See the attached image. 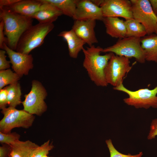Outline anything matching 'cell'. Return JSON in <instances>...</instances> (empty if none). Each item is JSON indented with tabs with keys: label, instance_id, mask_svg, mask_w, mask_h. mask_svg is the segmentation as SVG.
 <instances>
[{
	"label": "cell",
	"instance_id": "83f0119b",
	"mask_svg": "<svg viewBox=\"0 0 157 157\" xmlns=\"http://www.w3.org/2000/svg\"><path fill=\"white\" fill-rule=\"evenodd\" d=\"M157 135V118L153 119L151 123L150 130L147 136V139L149 140L155 138Z\"/></svg>",
	"mask_w": 157,
	"mask_h": 157
},
{
	"label": "cell",
	"instance_id": "4dcf8cb0",
	"mask_svg": "<svg viewBox=\"0 0 157 157\" xmlns=\"http://www.w3.org/2000/svg\"><path fill=\"white\" fill-rule=\"evenodd\" d=\"M0 22V48L3 49V44L4 43L7 44V40L6 38L5 37L4 33V23L2 20Z\"/></svg>",
	"mask_w": 157,
	"mask_h": 157
},
{
	"label": "cell",
	"instance_id": "603a6c76",
	"mask_svg": "<svg viewBox=\"0 0 157 157\" xmlns=\"http://www.w3.org/2000/svg\"><path fill=\"white\" fill-rule=\"evenodd\" d=\"M21 77L11 69L0 71V90L6 85H10L17 82Z\"/></svg>",
	"mask_w": 157,
	"mask_h": 157
},
{
	"label": "cell",
	"instance_id": "836d02e7",
	"mask_svg": "<svg viewBox=\"0 0 157 157\" xmlns=\"http://www.w3.org/2000/svg\"><path fill=\"white\" fill-rule=\"evenodd\" d=\"M155 33L157 35V22L156 24Z\"/></svg>",
	"mask_w": 157,
	"mask_h": 157
},
{
	"label": "cell",
	"instance_id": "7a4b0ae2",
	"mask_svg": "<svg viewBox=\"0 0 157 157\" xmlns=\"http://www.w3.org/2000/svg\"><path fill=\"white\" fill-rule=\"evenodd\" d=\"M103 48L94 45L82 49L84 58L83 67L91 81L97 86L106 87L108 85L104 75V70L111 56V53L100 55Z\"/></svg>",
	"mask_w": 157,
	"mask_h": 157
},
{
	"label": "cell",
	"instance_id": "7c38bea8",
	"mask_svg": "<svg viewBox=\"0 0 157 157\" xmlns=\"http://www.w3.org/2000/svg\"><path fill=\"white\" fill-rule=\"evenodd\" d=\"M72 18L74 20L102 21L104 17L101 8L91 0H77L76 9Z\"/></svg>",
	"mask_w": 157,
	"mask_h": 157
},
{
	"label": "cell",
	"instance_id": "f1b7e54d",
	"mask_svg": "<svg viewBox=\"0 0 157 157\" xmlns=\"http://www.w3.org/2000/svg\"><path fill=\"white\" fill-rule=\"evenodd\" d=\"M8 105L7 91L6 87L0 90V108H6Z\"/></svg>",
	"mask_w": 157,
	"mask_h": 157
},
{
	"label": "cell",
	"instance_id": "3957f363",
	"mask_svg": "<svg viewBox=\"0 0 157 157\" xmlns=\"http://www.w3.org/2000/svg\"><path fill=\"white\" fill-rule=\"evenodd\" d=\"M54 27L53 23H39L32 25L21 36L18 42L16 51L29 54L33 49L42 44L47 35Z\"/></svg>",
	"mask_w": 157,
	"mask_h": 157
},
{
	"label": "cell",
	"instance_id": "f546056e",
	"mask_svg": "<svg viewBox=\"0 0 157 157\" xmlns=\"http://www.w3.org/2000/svg\"><path fill=\"white\" fill-rule=\"evenodd\" d=\"M0 147V157H10L11 147L10 145L3 144Z\"/></svg>",
	"mask_w": 157,
	"mask_h": 157
},
{
	"label": "cell",
	"instance_id": "d6986e66",
	"mask_svg": "<svg viewBox=\"0 0 157 157\" xmlns=\"http://www.w3.org/2000/svg\"><path fill=\"white\" fill-rule=\"evenodd\" d=\"M146 60L157 63V35L151 34L141 38Z\"/></svg>",
	"mask_w": 157,
	"mask_h": 157
},
{
	"label": "cell",
	"instance_id": "44dd1931",
	"mask_svg": "<svg viewBox=\"0 0 157 157\" xmlns=\"http://www.w3.org/2000/svg\"><path fill=\"white\" fill-rule=\"evenodd\" d=\"M58 8L62 13L72 17L75 11L77 0H45Z\"/></svg>",
	"mask_w": 157,
	"mask_h": 157
},
{
	"label": "cell",
	"instance_id": "4316f807",
	"mask_svg": "<svg viewBox=\"0 0 157 157\" xmlns=\"http://www.w3.org/2000/svg\"><path fill=\"white\" fill-rule=\"evenodd\" d=\"M6 52L4 49L0 50V70L8 69L10 67V61L6 59Z\"/></svg>",
	"mask_w": 157,
	"mask_h": 157
},
{
	"label": "cell",
	"instance_id": "1f68e13d",
	"mask_svg": "<svg viewBox=\"0 0 157 157\" xmlns=\"http://www.w3.org/2000/svg\"><path fill=\"white\" fill-rule=\"evenodd\" d=\"M20 0H0V7H8L11 6Z\"/></svg>",
	"mask_w": 157,
	"mask_h": 157
},
{
	"label": "cell",
	"instance_id": "52a82bcc",
	"mask_svg": "<svg viewBox=\"0 0 157 157\" xmlns=\"http://www.w3.org/2000/svg\"><path fill=\"white\" fill-rule=\"evenodd\" d=\"M47 95V91L42 83L33 80L30 91L24 95V100L22 102L23 109L32 115L41 116L47 109L44 101Z\"/></svg>",
	"mask_w": 157,
	"mask_h": 157
},
{
	"label": "cell",
	"instance_id": "8fae6325",
	"mask_svg": "<svg viewBox=\"0 0 157 157\" xmlns=\"http://www.w3.org/2000/svg\"><path fill=\"white\" fill-rule=\"evenodd\" d=\"M3 49L6 51L15 72L20 77L23 75H27L33 67L32 55L15 51L8 47L5 43L3 44Z\"/></svg>",
	"mask_w": 157,
	"mask_h": 157
},
{
	"label": "cell",
	"instance_id": "484cf974",
	"mask_svg": "<svg viewBox=\"0 0 157 157\" xmlns=\"http://www.w3.org/2000/svg\"><path fill=\"white\" fill-rule=\"evenodd\" d=\"M20 136L16 132L4 133L0 132V142L10 145L19 140Z\"/></svg>",
	"mask_w": 157,
	"mask_h": 157
},
{
	"label": "cell",
	"instance_id": "cb8c5ba5",
	"mask_svg": "<svg viewBox=\"0 0 157 157\" xmlns=\"http://www.w3.org/2000/svg\"><path fill=\"white\" fill-rule=\"evenodd\" d=\"M54 146L52 142L50 143L49 140L40 146H39L33 151L31 157H42L47 155L49 151L53 149Z\"/></svg>",
	"mask_w": 157,
	"mask_h": 157
},
{
	"label": "cell",
	"instance_id": "6da1fadb",
	"mask_svg": "<svg viewBox=\"0 0 157 157\" xmlns=\"http://www.w3.org/2000/svg\"><path fill=\"white\" fill-rule=\"evenodd\" d=\"M0 19L4 23V33L7 40L6 44L10 49L16 51L21 36L32 25L33 19L14 12L6 7H0Z\"/></svg>",
	"mask_w": 157,
	"mask_h": 157
},
{
	"label": "cell",
	"instance_id": "30bf717a",
	"mask_svg": "<svg viewBox=\"0 0 157 157\" xmlns=\"http://www.w3.org/2000/svg\"><path fill=\"white\" fill-rule=\"evenodd\" d=\"M104 17H121L133 19L130 0H103L100 6Z\"/></svg>",
	"mask_w": 157,
	"mask_h": 157
},
{
	"label": "cell",
	"instance_id": "ba28073f",
	"mask_svg": "<svg viewBox=\"0 0 157 157\" xmlns=\"http://www.w3.org/2000/svg\"><path fill=\"white\" fill-rule=\"evenodd\" d=\"M111 53L104 70V75L108 84L115 87L123 83V78L132 67L130 66L129 58Z\"/></svg>",
	"mask_w": 157,
	"mask_h": 157
},
{
	"label": "cell",
	"instance_id": "277c9868",
	"mask_svg": "<svg viewBox=\"0 0 157 157\" xmlns=\"http://www.w3.org/2000/svg\"><path fill=\"white\" fill-rule=\"evenodd\" d=\"M141 38L125 37L119 39L113 45L103 49L102 52L112 53L128 58H134L141 63L146 60L144 50L141 43Z\"/></svg>",
	"mask_w": 157,
	"mask_h": 157
},
{
	"label": "cell",
	"instance_id": "5b68a950",
	"mask_svg": "<svg viewBox=\"0 0 157 157\" xmlns=\"http://www.w3.org/2000/svg\"><path fill=\"white\" fill-rule=\"evenodd\" d=\"M1 112L3 117L0 121V132L4 133H11L15 128H28L35 119L33 115L24 109L19 110L11 106L2 109Z\"/></svg>",
	"mask_w": 157,
	"mask_h": 157
},
{
	"label": "cell",
	"instance_id": "8992f818",
	"mask_svg": "<svg viewBox=\"0 0 157 157\" xmlns=\"http://www.w3.org/2000/svg\"><path fill=\"white\" fill-rule=\"evenodd\" d=\"M113 89L123 92L129 95L123 101L128 105L133 106L137 108H143L147 109L151 107L157 108V85L152 89L142 88L137 90H130L121 83Z\"/></svg>",
	"mask_w": 157,
	"mask_h": 157
},
{
	"label": "cell",
	"instance_id": "d6a6232c",
	"mask_svg": "<svg viewBox=\"0 0 157 157\" xmlns=\"http://www.w3.org/2000/svg\"><path fill=\"white\" fill-rule=\"evenodd\" d=\"M149 1L154 13L157 16V0H149Z\"/></svg>",
	"mask_w": 157,
	"mask_h": 157
},
{
	"label": "cell",
	"instance_id": "d4e9b609",
	"mask_svg": "<svg viewBox=\"0 0 157 157\" xmlns=\"http://www.w3.org/2000/svg\"><path fill=\"white\" fill-rule=\"evenodd\" d=\"M106 142L109 151L110 157H141L143 154L142 152L135 155H132L129 154H124L119 152L115 148L110 139L106 140Z\"/></svg>",
	"mask_w": 157,
	"mask_h": 157
},
{
	"label": "cell",
	"instance_id": "5bb4252c",
	"mask_svg": "<svg viewBox=\"0 0 157 157\" xmlns=\"http://www.w3.org/2000/svg\"><path fill=\"white\" fill-rule=\"evenodd\" d=\"M42 2L40 10L32 17L39 23H53L58 17L63 15L62 13L56 7L45 0Z\"/></svg>",
	"mask_w": 157,
	"mask_h": 157
},
{
	"label": "cell",
	"instance_id": "ffe728a7",
	"mask_svg": "<svg viewBox=\"0 0 157 157\" xmlns=\"http://www.w3.org/2000/svg\"><path fill=\"white\" fill-rule=\"evenodd\" d=\"M125 23L126 30V37H135L141 38L147 35L144 26L134 19L126 20Z\"/></svg>",
	"mask_w": 157,
	"mask_h": 157
},
{
	"label": "cell",
	"instance_id": "e575fe53",
	"mask_svg": "<svg viewBox=\"0 0 157 157\" xmlns=\"http://www.w3.org/2000/svg\"><path fill=\"white\" fill-rule=\"evenodd\" d=\"M42 157H49L47 155H45V156H43Z\"/></svg>",
	"mask_w": 157,
	"mask_h": 157
},
{
	"label": "cell",
	"instance_id": "e0dca14e",
	"mask_svg": "<svg viewBox=\"0 0 157 157\" xmlns=\"http://www.w3.org/2000/svg\"><path fill=\"white\" fill-rule=\"evenodd\" d=\"M102 21L107 34L119 39L126 37V30L125 21L117 17H104Z\"/></svg>",
	"mask_w": 157,
	"mask_h": 157
},
{
	"label": "cell",
	"instance_id": "9c48e42d",
	"mask_svg": "<svg viewBox=\"0 0 157 157\" xmlns=\"http://www.w3.org/2000/svg\"><path fill=\"white\" fill-rule=\"evenodd\" d=\"M130 1L133 19L144 26L148 35L155 33L157 16L154 13L149 0Z\"/></svg>",
	"mask_w": 157,
	"mask_h": 157
},
{
	"label": "cell",
	"instance_id": "2e32d148",
	"mask_svg": "<svg viewBox=\"0 0 157 157\" xmlns=\"http://www.w3.org/2000/svg\"><path fill=\"white\" fill-rule=\"evenodd\" d=\"M42 3L41 0H20L14 4L6 7L17 13L32 18L40 10Z\"/></svg>",
	"mask_w": 157,
	"mask_h": 157
},
{
	"label": "cell",
	"instance_id": "7402d4cb",
	"mask_svg": "<svg viewBox=\"0 0 157 157\" xmlns=\"http://www.w3.org/2000/svg\"><path fill=\"white\" fill-rule=\"evenodd\" d=\"M6 88L7 91L8 105L9 106L15 108L22 103L20 84L18 82L10 85Z\"/></svg>",
	"mask_w": 157,
	"mask_h": 157
},
{
	"label": "cell",
	"instance_id": "9a60e30c",
	"mask_svg": "<svg viewBox=\"0 0 157 157\" xmlns=\"http://www.w3.org/2000/svg\"><path fill=\"white\" fill-rule=\"evenodd\" d=\"M58 36L62 37L67 42L70 57L73 58H77L80 52L82 50L85 43L72 29L61 31Z\"/></svg>",
	"mask_w": 157,
	"mask_h": 157
},
{
	"label": "cell",
	"instance_id": "ac0fdd59",
	"mask_svg": "<svg viewBox=\"0 0 157 157\" xmlns=\"http://www.w3.org/2000/svg\"><path fill=\"white\" fill-rule=\"evenodd\" d=\"M10 145V157H31L33 151L39 146L29 140H19Z\"/></svg>",
	"mask_w": 157,
	"mask_h": 157
},
{
	"label": "cell",
	"instance_id": "4fadbf2b",
	"mask_svg": "<svg viewBox=\"0 0 157 157\" xmlns=\"http://www.w3.org/2000/svg\"><path fill=\"white\" fill-rule=\"evenodd\" d=\"M95 20H75L72 29L89 47L98 42L94 31Z\"/></svg>",
	"mask_w": 157,
	"mask_h": 157
}]
</instances>
